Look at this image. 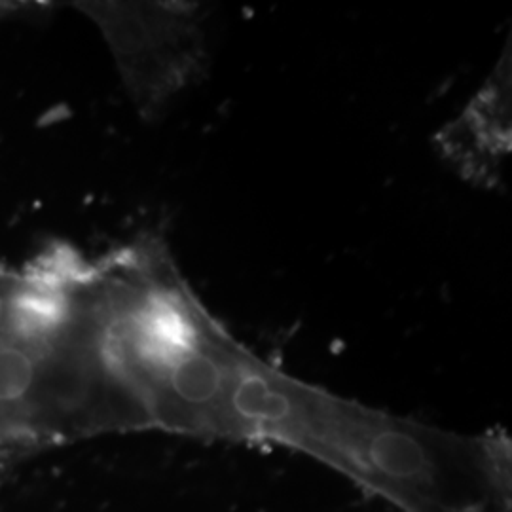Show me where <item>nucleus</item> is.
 I'll list each match as a JSON object with an SVG mask.
<instances>
[{
  "instance_id": "obj_5",
  "label": "nucleus",
  "mask_w": 512,
  "mask_h": 512,
  "mask_svg": "<svg viewBox=\"0 0 512 512\" xmlns=\"http://www.w3.org/2000/svg\"><path fill=\"white\" fill-rule=\"evenodd\" d=\"M4 315H6V302H4V296L0 294V323H2Z\"/></svg>"
},
{
  "instance_id": "obj_1",
  "label": "nucleus",
  "mask_w": 512,
  "mask_h": 512,
  "mask_svg": "<svg viewBox=\"0 0 512 512\" xmlns=\"http://www.w3.org/2000/svg\"><path fill=\"white\" fill-rule=\"evenodd\" d=\"M118 296L99 353L141 421L198 437L272 442L366 484L391 458L397 418L291 376L245 348L169 264Z\"/></svg>"
},
{
  "instance_id": "obj_2",
  "label": "nucleus",
  "mask_w": 512,
  "mask_h": 512,
  "mask_svg": "<svg viewBox=\"0 0 512 512\" xmlns=\"http://www.w3.org/2000/svg\"><path fill=\"white\" fill-rule=\"evenodd\" d=\"M435 148L463 181L486 190L501 184L512 148L511 38L473 97L437 131Z\"/></svg>"
},
{
  "instance_id": "obj_3",
  "label": "nucleus",
  "mask_w": 512,
  "mask_h": 512,
  "mask_svg": "<svg viewBox=\"0 0 512 512\" xmlns=\"http://www.w3.org/2000/svg\"><path fill=\"white\" fill-rule=\"evenodd\" d=\"M35 384V363L27 351L0 346V403L23 401Z\"/></svg>"
},
{
  "instance_id": "obj_4",
  "label": "nucleus",
  "mask_w": 512,
  "mask_h": 512,
  "mask_svg": "<svg viewBox=\"0 0 512 512\" xmlns=\"http://www.w3.org/2000/svg\"><path fill=\"white\" fill-rule=\"evenodd\" d=\"M14 313L23 329L44 330L61 323L65 304L55 294L21 293L16 296Z\"/></svg>"
}]
</instances>
